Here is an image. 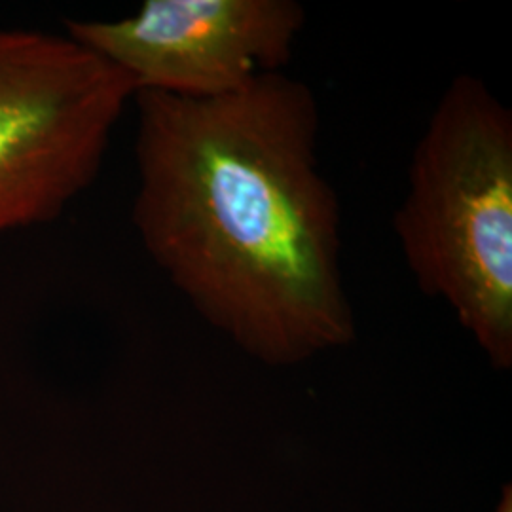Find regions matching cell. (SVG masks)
<instances>
[{"instance_id": "1", "label": "cell", "mask_w": 512, "mask_h": 512, "mask_svg": "<svg viewBox=\"0 0 512 512\" xmlns=\"http://www.w3.org/2000/svg\"><path fill=\"white\" fill-rule=\"evenodd\" d=\"M133 99V222L175 289L266 365L349 346L342 211L310 86L274 73L213 99Z\"/></svg>"}, {"instance_id": "2", "label": "cell", "mask_w": 512, "mask_h": 512, "mask_svg": "<svg viewBox=\"0 0 512 512\" xmlns=\"http://www.w3.org/2000/svg\"><path fill=\"white\" fill-rule=\"evenodd\" d=\"M393 224L421 293L511 368L512 114L482 80L461 74L442 93Z\"/></svg>"}, {"instance_id": "3", "label": "cell", "mask_w": 512, "mask_h": 512, "mask_svg": "<svg viewBox=\"0 0 512 512\" xmlns=\"http://www.w3.org/2000/svg\"><path fill=\"white\" fill-rule=\"evenodd\" d=\"M135 93L69 35L0 31V236L54 220L93 183Z\"/></svg>"}, {"instance_id": "4", "label": "cell", "mask_w": 512, "mask_h": 512, "mask_svg": "<svg viewBox=\"0 0 512 512\" xmlns=\"http://www.w3.org/2000/svg\"><path fill=\"white\" fill-rule=\"evenodd\" d=\"M65 27L128 74L137 92L213 99L283 73L306 10L294 0H148L129 18Z\"/></svg>"}, {"instance_id": "5", "label": "cell", "mask_w": 512, "mask_h": 512, "mask_svg": "<svg viewBox=\"0 0 512 512\" xmlns=\"http://www.w3.org/2000/svg\"><path fill=\"white\" fill-rule=\"evenodd\" d=\"M499 512H512L511 490H507V494L503 497L501 507H499Z\"/></svg>"}]
</instances>
